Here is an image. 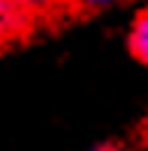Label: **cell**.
<instances>
[{
    "label": "cell",
    "instance_id": "obj_1",
    "mask_svg": "<svg viewBox=\"0 0 148 151\" xmlns=\"http://www.w3.org/2000/svg\"><path fill=\"white\" fill-rule=\"evenodd\" d=\"M127 45H130V52H133L136 60L148 64V6L133 18L130 33H127Z\"/></svg>",
    "mask_w": 148,
    "mask_h": 151
},
{
    "label": "cell",
    "instance_id": "obj_4",
    "mask_svg": "<svg viewBox=\"0 0 148 151\" xmlns=\"http://www.w3.org/2000/svg\"><path fill=\"white\" fill-rule=\"evenodd\" d=\"M18 3L21 6H27V3L30 6H48V3H55V0H18Z\"/></svg>",
    "mask_w": 148,
    "mask_h": 151
},
{
    "label": "cell",
    "instance_id": "obj_3",
    "mask_svg": "<svg viewBox=\"0 0 148 151\" xmlns=\"http://www.w3.org/2000/svg\"><path fill=\"white\" fill-rule=\"evenodd\" d=\"M67 3L79 12H100V9H109V6H121L127 0H67Z\"/></svg>",
    "mask_w": 148,
    "mask_h": 151
},
{
    "label": "cell",
    "instance_id": "obj_2",
    "mask_svg": "<svg viewBox=\"0 0 148 151\" xmlns=\"http://www.w3.org/2000/svg\"><path fill=\"white\" fill-rule=\"evenodd\" d=\"M18 15H21V3L18 0H0V40H6V36L15 30Z\"/></svg>",
    "mask_w": 148,
    "mask_h": 151
}]
</instances>
